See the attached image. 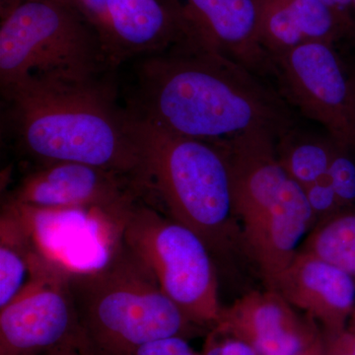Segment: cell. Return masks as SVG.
Returning a JSON list of instances; mask_svg holds the SVG:
<instances>
[{
	"label": "cell",
	"mask_w": 355,
	"mask_h": 355,
	"mask_svg": "<svg viewBox=\"0 0 355 355\" xmlns=\"http://www.w3.org/2000/svg\"><path fill=\"white\" fill-rule=\"evenodd\" d=\"M130 111L210 144L259 132L279 139L293 128L286 104L251 70L186 38L142 60Z\"/></svg>",
	"instance_id": "cell-1"
},
{
	"label": "cell",
	"mask_w": 355,
	"mask_h": 355,
	"mask_svg": "<svg viewBox=\"0 0 355 355\" xmlns=\"http://www.w3.org/2000/svg\"><path fill=\"white\" fill-rule=\"evenodd\" d=\"M18 144L38 165L78 162L128 175L142 186L141 155L128 110L97 79H29L1 90Z\"/></svg>",
	"instance_id": "cell-2"
},
{
	"label": "cell",
	"mask_w": 355,
	"mask_h": 355,
	"mask_svg": "<svg viewBox=\"0 0 355 355\" xmlns=\"http://www.w3.org/2000/svg\"><path fill=\"white\" fill-rule=\"evenodd\" d=\"M146 191L172 219L191 229L214 257L243 249L227 157L216 144L177 135L128 110Z\"/></svg>",
	"instance_id": "cell-3"
},
{
	"label": "cell",
	"mask_w": 355,
	"mask_h": 355,
	"mask_svg": "<svg viewBox=\"0 0 355 355\" xmlns=\"http://www.w3.org/2000/svg\"><path fill=\"white\" fill-rule=\"evenodd\" d=\"M69 286L84 334L99 355H128L153 340L188 338L196 326L120 241L101 266L70 268Z\"/></svg>",
	"instance_id": "cell-4"
},
{
	"label": "cell",
	"mask_w": 355,
	"mask_h": 355,
	"mask_svg": "<svg viewBox=\"0 0 355 355\" xmlns=\"http://www.w3.org/2000/svg\"><path fill=\"white\" fill-rule=\"evenodd\" d=\"M277 140L259 132L216 144L230 168L243 251L258 266L266 286L291 265L316 223L304 188L279 163Z\"/></svg>",
	"instance_id": "cell-5"
},
{
	"label": "cell",
	"mask_w": 355,
	"mask_h": 355,
	"mask_svg": "<svg viewBox=\"0 0 355 355\" xmlns=\"http://www.w3.org/2000/svg\"><path fill=\"white\" fill-rule=\"evenodd\" d=\"M111 67L99 33L76 7L18 0L0 26L1 90L29 79L86 83Z\"/></svg>",
	"instance_id": "cell-6"
},
{
	"label": "cell",
	"mask_w": 355,
	"mask_h": 355,
	"mask_svg": "<svg viewBox=\"0 0 355 355\" xmlns=\"http://www.w3.org/2000/svg\"><path fill=\"white\" fill-rule=\"evenodd\" d=\"M116 229L119 241L148 268L191 323L214 329L223 307L216 261L202 240L163 210L141 200Z\"/></svg>",
	"instance_id": "cell-7"
},
{
	"label": "cell",
	"mask_w": 355,
	"mask_h": 355,
	"mask_svg": "<svg viewBox=\"0 0 355 355\" xmlns=\"http://www.w3.org/2000/svg\"><path fill=\"white\" fill-rule=\"evenodd\" d=\"M336 46L311 42L268 55L282 94L338 146L355 150V99Z\"/></svg>",
	"instance_id": "cell-8"
},
{
	"label": "cell",
	"mask_w": 355,
	"mask_h": 355,
	"mask_svg": "<svg viewBox=\"0 0 355 355\" xmlns=\"http://www.w3.org/2000/svg\"><path fill=\"white\" fill-rule=\"evenodd\" d=\"M146 189L121 173L78 162L38 165L18 182L6 202L44 210H86L121 225Z\"/></svg>",
	"instance_id": "cell-9"
},
{
	"label": "cell",
	"mask_w": 355,
	"mask_h": 355,
	"mask_svg": "<svg viewBox=\"0 0 355 355\" xmlns=\"http://www.w3.org/2000/svg\"><path fill=\"white\" fill-rule=\"evenodd\" d=\"M64 263L0 309V355H46L87 343Z\"/></svg>",
	"instance_id": "cell-10"
},
{
	"label": "cell",
	"mask_w": 355,
	"mask_h": 355,
	"mask_svg": "<svg viewBox=\"0 0 355 355\" xmlns=\"http://www.w3.org/2000/svg\"><path fill=\"white\" fill-rule=\"evenodd\" d=\"M214 329L248 343L259 355H298L321 334L277 291L248 292L222 310Z\"/></svg>",
	"instance_id": "cell-11"
},
{
	"label": "cell",
	"mask_w": 355,
	"mask_h": 355,
	"mask_svg": "<svg viewBox=\"0 0 355 355\" xmlns=\"http://www.w3.org/2000/svg\"><path fill=\"white\" fill-rule=\"evenodd\" d=\"M266 288L304 311L326 333L347 329L355 308L354 280L336 266L301 252Z\"/></svg>",
	"instance_id": "cell-12"
},
{
	"label": "cell",
	"mask_w": 355,
	"mask_h": 355,
	"mask_svg": "<svg viewBox=\"0 0 355 355\" xmlns=\"http://www.w3.org/2000/svg\"><path fill=\"white\" fill-rule=\"evenodd\" d=\"M257 1V39L268 57L311 42L336 46L352 37V21L322 0Z\"/></svg>",
	"instance_id": "cell-13"
},
{
	"label": "cell",
	"mask_w": 355,
	"mask_h": 355,
	"mask_svg": "<svg viewBox=\"0 0 355 355\" xmlns=\"http://www.w3.org/2000/svg\"><path fill=\"white\" fill-rule=\"evenodd\" d=\"M105 48L112 67L135 55L159 53L186 38L164 0H107Z\"/></svg>",
	"instance_id": "cell-14"
},
{
	"label": "cell",
	"mask_w": 355,
	"mask_h": 355,
	"mask_svg": "<svg viewBox=\"0 0 355 355\" xmlns=\"http://www.w3.org/2000/svg\"><path fill=\"white\" fill-rule=\"evenodd\" d=\"M338 147L329 135H307L293 128L277 140L275 151L287 174L305 189L327 174Z\"/></svg>",
	"instance_id": "cell-15"
},
{
	"label": "cell",
	"mask_w": 355,
	"mask_h": 355,
	"mask_svg": "<svg viewBox=\"0 0 355 355\" xmlns=\"http://www.w3.org/2000/svg\"><path fill=\"white\" fill-rule=\"evenodd\" d=\"M336 266L355 282V209L317 222L299 248Z\"/></svg>",
	"instance_id": "cell-16"
},
{
	"label": "cell",
	"mask_w": 355,
	"mask_h": 355,
	"mask_svg": "<svg viewBox=\"0 0 355 355\" xmlns=\"http://www.w3.org/2000/svg\"><path fill=\"white\" fill-rule=\"evenodd\" d=\"M326 177L340 209H355V150L338 146Z\"/></svg>",
	"instance_id": "cell-17"
},
{
	"label": "cell",
	"mask_w": 355,
	"mask_h": 355,
	"mask_svg": "<svg viewBox=\"0 0 355 355\" xmlns=\"http://www.w3.org/2000/svg\"><path fill=\"white\" fill-rule=\"evenodd\" d=\"M304 190L316 223L342 211L335 191L326 175L315 183L306 187Z\"/></svg>",
	"instance_id": "cell-18"
},
{
	"label": "cell",
	"mask_w": 355,
	"mask_h": 355,
	"mask_svg": "<svg viewBox=\"0 0 355 355\" xmlns=\"http://www.w3.org/2000/svg\"><path fill=\"white\" fill-rule=\"evenodd\" d=\"M202 355H259L248 343L211 329Z\"/></svg>",
	"instance_id": "cell-19"
},
{
	"label": "cell",
	"mask_w": 355,
	"mask_h": 355,
	"mask_svg": "<svg viewBox=\"0 0 355 355\" xmlns=\"http://www.w3.org/2000/svg\"><path fill=\"white\" fill-rule=\"evenodd\" d=\"M128 355H200L191 349L187 338L170 336L139 345Z\"/></svg>",
	"instance_id": "cell-20"
},
{
	"label": "cell",
	"mask_w": 355,
	"mask_h": 355,
	"mask_svg": "<svg viewBox=\"0 0 355 355\" xmlns=\"http://www.w3.org/2000/svg\"><path fill=\"white\" fill-rule=\"evenodd\" d=\"M81 12L99 33L105 44L108 32L109 15L107 0H77Z\"/></svg>",
	"instance_id": "cell-21"
},
{
	"label": "cell",
	"mask_w": 355,
	"mask_h": 355,
	"mask_svg": "<svg viewBox=\"0 0 355 355\" xmlns=\"http://www.w3.org/2000/svg\"><path fill=\"white\" fill-rule=\"evenodd\" d=\"M324 355H355V333L345 330L326 333L322 331Z\"/></svg>",
	"instance_id": "cell-22"
},
{
	"label": "cell",
	"mask_w": 355,
	"mask_h": 355,
	"mask_svg": "<svg viewBox=\"0 0 355 355\" xmlns=\"http://www.w3.org/2000/svg\"><path fill=\"white\" fill-rule=\"evenodd\" d=\"M46 355H99L93 349L90 343L76 345V347H67V349L57 350Z\"/></svg>",
	"instance_id": "cell-23"
},
{
	"label": "cell",
	"mask_w": 355,
	"mask_h": 355,
	"mask_svg": "<svg viewBox=\"0 0 355 355\" xmlns=\"http://www.w3.org/2000/svg\"><path fill=\"white\" fill-rule=\"evenodd\" d=\"M324 3L328 4L331 8L335 9L338 13L352 21V0H322Z\"/></svg>",
	"instance_id": "cell-24"
},
{
	"label": "cell",
	"mask_w": 355,
	"mask_h": 355,
	"mask_svg": "<svg viewBox=\"0 0 355 355\" xmlns=\"http://www.w3.org/2000/svg\"><path fill=\"white\" fill-rule=\"evenodd\" d=\"M298 355H324V345L323 338H322V331L319 336L310 343L308 347H306L302 352Z\"/></svg>",
	"instance_id": "cell-25"
},
{
	"label": "cell",
	"mask_w": 355,
	"mask_h": 355,
	"mask_svg": "<svg viewBox=\"0 0 355 355\" xmlns=\"http://www.w3.org/2000/svg\"><path fill=\"white\" fill-rule=\"evenodd\" d=\"M352 34L350 40L355 41V0H352Z\"/></svg>",
	"instance_id": "cell-26"
},
{
	"label": "cell",
	"mask_w": 355,
	"mask_h": 355,
	"mask_svg": "<svg viewBox=\"0 0 355 355\" xmlns=\"http://www.w3.org/2000/svg\"><path fill=\"white\" fill-rule=\"evenodd\" d=\"M55 1L62 2V3L67 4V6L76 7V8H78L79 10H80L78 6V1H77V0H55Z\"/></svg>",
	"instance_id": "cell-27"
},
{
	"label": "cell",
	"mask_w": 355,
	"mask_h": 355,
	"mask_svg": "<svg viewBox=\"0 0 355 355\" xmlns=\"http://www.w3.org/2000/svg\"><path fill=\"white\" fill-rule=\"evenodd\" d=\"M347 329L352 331H354L355 333V308L354 313H352V318H350L349 320V328Z\"/></svg>",
	"instance_id": "cell-28"
},
{
	"label": "cell",
	"mask_w": 355,
	"mask_h": 355,
	"mask_svg": "<svg viewBox=\"0 0 355 355\" xmlns=\"http://www.w3.org/2000/svg\"><path fill=\"white\" fill-rule=\"evenodd\" d=\"M350 81H352V89H354V94L355 99V69L349 71Z\"/></svg>",
	"instance_id": "cell-29"
}]
</instances>
